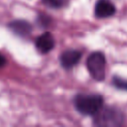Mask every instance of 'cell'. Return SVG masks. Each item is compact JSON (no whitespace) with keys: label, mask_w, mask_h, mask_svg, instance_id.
<instances>
[{"label":"cell","mask_w":127,"mask_h":127,"mask_svg":"<svg viewBox=\"0 0 127 127\" xmlns=\"http://www.w3.org/2000/svg\"><path fill=\"white\" fill-rule=\"evenodd\" d=\"M81 57H82V53L78 50H74V49L65 50L60 55L59 58L61 66L66 70L71 69L79 63Z\"/></svg>","instance_id":"cell-4"},{"label":"cell","mask_w":127,"mask_h":127,"mask_svg":"<svg viewBox=\"0 0 127 127\" xmlns=\"http://www.w3.org/2000/svg\"><path fill=\"white\" fill-rule=\"evenodd\" d=\"M86 68L90 76L96 81H103L106 76V58L102 52H92L86 59Z\"/></svg>","instance_id":"cell-3"},{"label":"cell","mask_w":127,"mask_h":127,"mask_svg":"<svg viewBox=\"0 0 127 127\" xmlns=\"http://www.w3.org/2000/svg\"><path fill=\"white\" fill-rule=\"evenodd\" d=\"M52 22H53V19L51 18V16L46 13H39L36 19V23L38 24V26L44 29L50 27Z\"/></svg>","instance_id":"cell-8"},{"label":"cell","mask_w":127,"mask_h":127,"mask_svg":"<svg viewBox=\"0 0 127 127\" xmlns=\"http://www.w3.org/2000/svg\"><path fill=\"white\" fill-rule=\"evenodd\" d=\"M55 38L50 32H44L35 40V47L37 51L42 55L49 54L55 48Z\"/></svg>","instance_id":"cell-6"},{"label":"cell","mask_w":127,"mask_h":127,"mask_svg":"<svg viewBox=\"0 0 127 127\" xmlns=\"http://www.w3.org/2000/svg\"><path fill=\"white\" fill-rule=\"evenodd\" d=\"M92 117V123L97 127H118L125 121L124 113L115 106L103 105Z\"/></svg>","instance_id":"cell-2"},{"label":"cell","mask_w":127,"mask_h":127,"mask_svg":"<svg viewBox=\"0 0 127 127\" xmlns=\"http://www.w3.org/2000/svg\"><path fill=\"white\" fill-rule=\"evenodd\" d=\"M41 2L51 9H61L66 4V0H41Z\"/></svg>","instance_id":"cell-9"},{"label":"cell","mask_w":127,"mask_h":127,"mask_svg":"<svg viewBox=\"0 0 127 127\" xmlns=\"http://www.w3.org/2000/svg\"><path fill=\"white\" fill-rule=\"evenodd\" d=\"M75 110L84 116H93L104 105V98L98 93H77L72 99Z\"/></svg>","instance_id":"cell-1"},{"label":"cell","mask_w":127,"mask_h":127,"mask_svg":"<svg viewBox=\"0 0 127 127\" xmlns=\"http://www.w3.org/2000/svg\"><path fill=\"white\" fill-rule=\"evenodd\" d=\"M6 64H7V60H6L5 56L0 53V68L4 67L6 65Z\"/></svg>","instance_id":"cell-11"},{"label":"cell","mask_w":127,"mask_h":127,"mask_svg":"<svg viewBox=\"0 0 127 127\" xmlns=\"http://www.w3.org/2000/svg\"><path fill=\"white\" fill-rule=\"evenodd\" d=\"M7 27L14 35L20 38H28L33 31L32 24L24 19L12 20L7 24Z\"/></svg>","instance_id":"cell-5"},{"label":"cell","mask_w":127,"mask_h":127,"mask_svg":"<svg viewBox=\"0 0 127 127\" xmlns=\"http://www.w3.org/2000/svg\"><path fill=\"white\" fill-rule=\"evenodd\" d=\"M116 13V7L109 0H98L94 5V17L98 19H106L112 17Z\"/></svg>","instance_id":"cell-7"},{"label":"cell","mask_w":127,"mask_h":127,"mask_svg":"<svg viewBox=\"0 0 127 127\" xmlns=\"http://www.w3.org/2000/svg\"><path fill=\"white\" fill-rule=\"evenodd\" d=\"M112 85L116 87L117 89L121 90H126L127 91V79L122 78L121 76L114 75L112 77Z\"/></svg>","instance_id":"cell-10"}]
</instances>
